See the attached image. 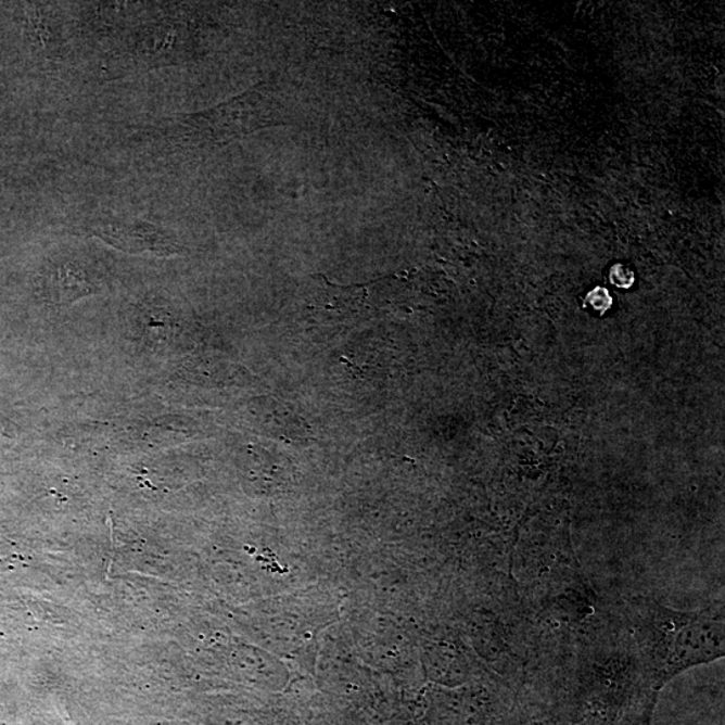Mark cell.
<instances>
[{
  "mask_svg": "<svg viewBox=\"0 0 725 725\" xmlns=\"http://www.w3.org/2000/svg\"><path fill=\"white\" fill-rule=\"evenodd\" d=\"M609 280L616 288L628 289L636 282V276H634V271L628 266L615 264L610 268Z\"/></svg>",
  "mask_w": 725,
  "mask_h": 725,
  "instance_id": "6",
  "label": "cell"
},
{
  "mask_svg": "<svg viewBox=\"0 0 725 725\" xmlns=\"http://www.w3.org/2000/svg\"><path fill=\"white\" fill-rule=\"evenodd\" d=\"M179 38L178 26L169 20L147 26L130 43L127 55L135 65L157 67L171 64Z\"/></svg>",
  "mask_w": 725,
  "mask_h": 725,
  "instance_id": "3",
  "label": "cell"
},
{
  "mask_svg": "<svg viewBox=\"0 0 725 725\" xmlns=\"http://www.w3.org/2000/svg\"><path fill=\"white\" fill-rule=\"evenodd\" d=\"M52 288L56 303L72 304L76 300L99 292L98 284L89 271L77 260H60L52 274Z\"/></svg>",
  "mask_w": 725,
  "mask_h": 725,
  "instance_id": "4",
  "label": "cell"
},
{
  "mask_svg": "<svg viewBox=\"0 0 725 725\" xmlns=\"http://www.w3.org/2000/svg\"><path fill=\"white\" fill-rule=\"evenodd\" d=\"M631 615L645 666L660 687L689 667L724 656L723 605L678 611L648 598H636L631 603Z\"/></svg>",
  "mask_w": 725,
  "mask_h": 725,
  "instance_id": "1",
  "label": "cell"
},
{
  "mask_svg": "<svg viewBox=\"0 0 725 725\" xmlns=\"http://www.w3.org/2000/svg\"><path fill=\"white\" fill-rule=\"evenodd\" d=\"M90 233L127 252H177L166 230L140 219L103 217L90 224Z\"/></svg>",
  "mask_w": 725,
  "mask_h": 725,
  "instance_id": "2",
  "label": "cell"
},
{
  "mask_svg": "<svg viewBox=\"0 0 725 725\" xmlns=\"http://www.w3.org/2000/svg\"><path fill=\"white\" fill-rule=\"evenodd\" d=\"M585 304L588 307H592L598 314L602 315L605 311H608L613 305V298H611L608 289L602 287L594 288L593 291L587 293Z\"/></svg>",
  "mask_w": 725,
  "mask_h": 725,
  "instance_id": "5",
  "label": "cell"
}]
</instances>
